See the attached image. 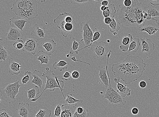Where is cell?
<instances>
[{"instance_id":"6da1fadb","label":"cell","mask_w":159,"mask_h":117,"mask_svg":"<svg viewBox=\"0 0 159 117\" xmlns=\"http://www.w3.org/2000/svg\"><path fill=\"white\" fill-rule=\"evenodd\" d=\"M146 67V64L142 58L129 54L124 60L114 64L111 70L115 78L122 80L126 85L141 77Z\"/></svg>"},{"instance_id":"7a4b0ae2","label":"cell","mask_w":159,"mask_h":117,"mask_svg":"<svg viewBox=\"0 0 159 117\" xmlns=\"http://www.w3.org/2000/svg\"><path fill=\"white\" fill-rule=\"evenodd\" d=\"M132 3L130 7L125 6L121 4L118 6V23L127 27H139L143 23L144 19L142 8V3L138 1L132 0Z\"/></svg>"},{"instance_id":"3957f363","label":"cell","mask_w":159,"mask_h":117,"mask_svg":"<svg viewBox=\"0 0 159 117\" xmlns=\"http://www.w3.org/2000/svg\"><path fill=\"white\" fill-rule=\"evenodd\" d=\"M20 17L32 20L38 16L36 0H16L11 9Z\"/></svg>"},{"instance_id":"277c9868","label":"cell","mask_w":159,"mask_h":117,"mask_svg":"<svg viewBox=\"0 0 159 117\" xmlns=\"http://www.w3.org/2000/svg\"><path fill=\"white\" fill-rule=\"evenodd\" d=\"M54 23L65 38L73 31L76 24L75 17L72 14L66 12L60 14L54 19Z\"/></svg>"},{"instance_id":"5b68a950","label":"cell","mask_w":159,"mask_h":117,"mask_svg":"<svg viewBox=\"0 0 159 117\" xmlns=\"http://www.w3.org/2000/svg\"><path fill=\"white\" fill-rule=\"evenodd\" d=\"M46 72L43 73V77L46 78V85L45 89L43 90L41 94L39 97L34 99L31 100L30 101L34 102L38 100L39 98L41 97L46 90L49 89L50 91H53L57 88H60L61 91H64V82L63 80H59L58 77L55 76L53 71L50 69L49 68H46Z\"/></svg>"},{"instance_id":"8992f818","label":"cell","mask_w":159,"mask_h":117,"mask_svg":"<svg viewBox=\"0 0 159 117\" xmlns=\"http://www.w3.org/2000/svg\"><path fill=\"white\" fill-rule=\"evenodd\" d=\"M21 86L19 80H16L12 84L7 83L4 87L0 88L1 99L9 104L15 103L16 98L19 95V89Z\"/></svg>"},{"instance_id":"52a82bcc","label":"cell","mask_w":159,"mask_h":117,"mask_svg":"<svg viewBox=\"0 0 159 117\" xmlns=\"http://www.w3.org/2000/svg\"><path fill=\"white\" fill-rule=\"evenodd\" d=\"M103 98L108 100L109 104L116 106L122 105H125L126 101L124 98L122 97L116 90L111 85L110 82V86L107 87Z\"/></svg>"},{"instance_id":"ba28073f","label":"cell","mask_w":159,"mask_h":117,"mask_svg":"<svg viewBox=\"0 0 159 117\" xmlns=\"http://www.w3.org/2000/svg\"><path fill=\"white\" fill-rule=\"evenodd\" d=\"M90 20L88 22H82L80 24V28L82 30V35L84 42V48L77 50L76 53L77 54L79 51L86 49L89 48L93 44L92 40H93V30L90 26Z\"/></svg>"},{"instance_id":"9c48e42d","label":"cell","mask_w":159,"mask_h":117,"mask_svg":"<svg viewBox=\"0 0 159 117\" xmlns=\"http://www.w3.org/2000/svg\"><path fill=\"white\" fill-rule=\"evenodd\" d=\"M139 30L141 32L145 31L150 36H155L159 31V23L157 20L152 18L150 20H145L142 27H139Z\"/></svg>"},{"instance_id":"30bf717a","label":"cell","mask_w":159,"mask_h":117,"mask_svg":"<svg viewBox=\"0 0 159 117\" xmlns=\"http://www.w3.org/2000/svg\"><path fill=\"white\" fill-rule=\"evenodd\" d=\"M109 43L103 41L95 42L91 47L92 52L98 58H102L106 56Z\"/></svg>"},{"instance_id":"8fae6325","label":"cell","mask_w":159,"mask_h":117,"mask_svg":"<svg viewBox=\"0 0 159 117\" xmlns=\"http://www.w3.org/2000/svg\"><path fill=\"white\" fill-rule=\"evenodd\" d=\"M112 51H110L107 56V63L106 68L100 66H98L99 70V76L100 78L101 82L102 85L106 88L110 86V79L108 69V61L109 57Z\"/></svg>"},{"instance_id":"7c38bea8","label":"cell","mask_w":159,"mask_h":117,"mask_svg":"<svg viewBox=\"0 0 159 117\" xmlns=\"http://www.w3.org/2000/svg\"><path fill=\"white\" fill-rule=\"evenodd\" d=\"M38 41L34 37L30 36L26 40L22 50L23 52L31 53L33 55L36 54L39 46Z\"/></svg>"},{"instance_id":"4fadbf2b","label":"cell","mask_w":159,"mask_h":117,"mask_svg":"<svg viewBox=\"0 0 159 117\" xmlns=\"http://www.w3.org/2000/svg\"><path fill=\"white\" fill-rule=\"evenodd\" d=\"M24 35L21 31L18 29L11 27L9 31L6 34L5 39L10 41H16L22 40Z\"/></svg>"},{"instance_id":"5bb4252c","label":"cell","mask_w":159,"mask_h":117,"mask_svg":"<svg viewBox=\"0 0 159 117\" xmlns=\"http://www.w3.org/2000/svg\"><path fill=\"white\" fill-rule=\"evenodd\" d=\"M142 43V52L147 55H150L155 50V44L150 39H146L144 38H140Z\"/></svg>"},{"instance_id":"9a60e30c","label":"cell","mask_w":159,"mask_h":117,"mask_svg":"<svg viewBox=\"0 0 159 117\" xmlns=\"http://www.w3.org/2000/svg\"><path fill=\"white\" fill-rule=\"evenodd\" d=\"M27 21L20 17H14L11 18L10 19L9 23L12 27L16 28L20 30L23 31V29Z\"/></svg>"},{"instance_id":"2e32d148","label":"cell","mask_w":159,"mask_h":117,"mask_svg":"<svg viewBox=\"0 0 159 117\" xmlns=\"http://www.w3.org/2000/svg\"><path fill=\"white\" fill-rule=\"evenodd\" d=\"M16 110L19 116L22 117H28L30 114L32 112L29 104L27 102L25 103H19Z\"/></svg>"},{"instance_id":"e0dca14e","label":"cell","mask_w":159,"mask_h":117,"mask_svg":"<svg viewBox=\"0 0 159 117\" xmlns=\"http://www.w3.org/2000/svg\"><path fill=\"white\" fill-rule=\"evenodd\" d=\"M45 28H40L39 24H36L34 27V29L31 32V35L32 37L35 38L37 41H39L45 38Z\"/></svg>"},{"instance_id":"ac0fdd59","label":"cell","mask_w":159,"mask_h":117,"mask_svg":"<svg viewBox=\"0 0 159 117\" xmlns=\"http://www.w3.org/2000/svg\"><path fill=\"white\" fill-rule=\"evenodd\" d=\"M77 105L62 104L61 117H73Z\"/></svg>"},{"instance_id":"d6986e66","label":"cell","mask_w":159,"mask_h":117,"mask_svg":"<svg viewBox=\"0 0 159 117\" xmlns=\"http://www.w3.org/2000/svg\"><path fill=\"white\" fill-rule=\"evenodd\" d=\"M9 72L11 74L17 75L20 73V69L22 67L21 64L16 63L13 58H10L9 60Z\"/></svg>"},{"instance_id":"ffe728a7","label":"cell","mask_w":159,"mask_h":117,"mask_svg":"<svg viewBox=\"0 0 159 117\" xmlns=\"http://www.w3.org/2000/svg\"><path fill=\"white\" fill-rule=\"evenodd\" d=\"M32 76L33 79L31 83L34 84L36 86L39 87L40 89H41L44 83L43 79L42 73L39 71L35 70L32 73Z\"/></svg>"},{"instance_id":"44dd1931","label":"cell","mask_w":159,"mask_h":117,"mask_svg":"<svg viewBox=\"0 0 159 117\" xmlns=\"http://www.w3.org/2000/svg\"><path fill=\"white\" fill-rule=\"evenodd\" d=\"M117 92L123 98L126 96H130L131 94V90L126 85H124L120 82L116 83Z\"/></svg>"},{"instance_id":"7402d4cb","label":"cell","mask_w":159,"mask_h":117,"mask_svg":"<svg viewBox=\"0 0 159 117\" xmlns=\"http://www.w3.org/2000/svg\"><path fill=\"white\" fill-rule=\"evenodd\" d=\"M143 10L148 15L147 20H149L154 17H159V12L157 7L152 5L144 7Z\"/></svg>"},{"instance_id":"603a6c76","label":"cell","mask_w":159,"mask_h":117,"mask_svg":"<svg viewBox=\"0 0 159 117\" xmlns=\"http://www.w3.org/2000/svg\"><path fill=\"white\" fill-rule=\"evenodd\" d=\"M36 59L41 62V65L49 63L52 57L50 54L43 51H39L35 56Z\"/></svg>"},{"instance_id":"cb8c5ba5","label":"cell","mask_w":159,"mask_h":117,"mask_svg":"<svg viewBox=\"0 0 159 117\" xmlns=\"http://www.w3.org/2000/svg\"><path fill=\"white\" fill-rule=\"evenodd\" d=\"M116 12L117 10L113 3H111L108 6H106L104 10L102 12L103 17L111 18L115 17Z\"/></svg>"},{"instance_id":"d4e9b609","label":"cell","mask_w":159,"mask_h":117,"mask_svg":"<svg viewBox=\"0 0 159 117\" xmlns=\"http://www.w3.org/2000/svg\"><path fill=\"white\" fill-rule=\"evenodd\" d=\"M133 41V37L131 34H129L127 36H125L123 38L122 44L120 46V49L124 52H127Z\"/></svg>"},{"instance_id":"484cf974","label":"cell","mask_w":159,"mask_h":117,"mask_svg":"<svg viewBox=\"0 0 159 117\" xmlns=\"http://www.w3.org/2000/svg\"><path fill=\"white\" fill-rule=\"evenodd\" d=\"M57 44L54 40L52 39L50 41L43 43L42 45L43 48L46 49V52L51 55L56 50Z\"/></svg>"},{"instance_id":"4316f807","label":"cell","mask_w":159,"mask_h":117,"mask_svg":"<svg viewBox=\"0 0 159 117\" xmlns=\"http://www.w3.org/2000/svg\"><path fill=\"white\" fill-rule=\"evenodd\" d=\"M83 101L82 100H77L72 97V94H68L67 97L65 98L63 104L70 105H77L79 103H82Z\"/></svg>"},{"instance_id":"83f0119b","label":"cell","mask_w":159,"mask_h":117,"mask_svg":"<svg viewBox=\"0 0 159 117\" xmlns=\"http://www.w3.org/2000/svg\"><path fill=\"white\" fill-rule=\"evenodd\" d=\"M69 66V63L64 61L61 60L58 62H55L52 67L55 69H58L60 71L65 70Z\"/></svg>"},{"instance_id":"f1b7e54d","label":"cell","mask_w":159,"mask_h":117,"mask_svg":"<svg viewBox=\"0 0 159 117\" xmlns=\"http://www.w3.org/2000/svg\"><path fill=\"white\" fill-rule=\"evenodd\" d=\"M140 46V43L139 39V38H136L134 40H133L129 46L128 52H133L136 53L138 52Z\"/></svg>"},{"instance_id":"f546056e","label":"cell","mask_w":159,"mask_h":117,"mask_svg":"<svg viewBox=\"0 0 159 117\" xmlns=\"http://www.w3.org/2000/svg\"><path fill=\"white\" fill-rule=\"evenodd\" d=\"M27 92L28 95V100L31 101L36 98V96L38 95L40 93L39 87L36 86L33 88L28 89Z\"/></svg>"},{"instance_id":"4dcf8cb0","label":"cell","mask_w":159,"mask_h":117,"mask_svg":"<svg viewBox=\"0 0 159 117\" xmlns=\"http://www.w3.org/2000/svg\"><path fill=\"white\" fill-rule=\"evenodd\" d=\"M40 108L39 112L35 115V117H50L51 111L45 107Z\"/></svg>"},{"instance_id":"1f68e13d","label":"cell","mask_w":159,"mask_h":117,"mask_svg":"<svg viewBox=\"0 0 159 117\" xmlns=\"http://www.w3.org/2000/svg\"><path fill=\"white\" fill-rule=\"evenodd\" d=\"M111 18V23L108 25V28L110 32L113 33L115 32H117L120 30V27L118 25L116 20L115 18L114 17Z\"/></svg>"},{"instance_id":"d6a6232c","label":"cell","mask_w":159,"mask_h":117,"mask_svg":"<svg viewBox=\"0 0 159 117\" xmlns=\"http://www.w3.org/2000/svg\"><path fill=\"white\" fill-rule=\"evenodd\" d=\"M83 41H84V40L83 39L81 40L80 42H78L76 41L75 39L73 38V43L71 48V50H70L69 53L66 55V57H69L70 55H73L76 53L78 49H79L80 43Z\"/></svg>"},{"instance_id":"836d02e7","label":"cell","mask_w":159,"mask_h":117,"mask_svg":"<svg viewBox=\"0 0 159 117\" xmlns=\"http://www.w3.org/2000/svg\"><path fill=\"white\" fill-rule=\"evenodd\" d=\"M33 79L32 73L29 71H26L25 73L24 76L21 80L22 85H25L31 82Z\"/></svg>"},{"instance_id":"e575fe53","label":"cell","mask_w":159,"mask_h":117,"mask_svg":"<svg viewBox=\"0 0 159 117\" xmlns=\"http://www.w3.org/2000/svg\"><path fill=\"white\" fill-rule=\"evenodd\" d=\"M8 56V53L6 47L3 46V44L1 42L0 45V61L1 63L2 61L6 62Z\"/></svg>"},{"instance_id":"d590c367","label":"cell","mask_w":159,"mask_h":117,"mask_svg":"<svg viewBox=\"0 0 159 117\" xmlns=\"http://www.w3.org/2000/svg\"><path fill=\"white\" fill-rule=\"evenodd\" d=\"M24 42L22 40L15 42L13 44L14 48L17 50L23 49L24 45Z\"/></svg>"},{"instance_id":"8d00e7d4","label":"cell","mask_w":159,"mask_h":117,"mask_svg":"<svg viewBox=\"0 0 159 117\" xmlns=\"http://www.w3.org/2000/svg\"><path fill=\"white\" fill-rule=\"evenodd\" d=\"M62 104H60L57 106L54 111V114L53 117H61L62 112Z\"/></svg>"},{"instance_id":"74e56055","label":"cell","mask_w":159,"mask_h":117,"mask_svg":"<svg viewBox=\"0 0 159 117\" xmlns=\"http://www.w3.org/2000/svg\"><path fill=\"white\" fill-rule=\"evenodd\" d=\"M90 114L89 112L88 109L86 108H84V112L82 114H79L75 111L73 117H89Z\"/></svg>"},{"instance_id":"f35d334b","label":"cell","mask_w":159,"mask_h":117,"mask_svg":"<svg viewBox=\"0 0 159 117\" xmlns=\"http://www.w3.org/2000/svg\"><path fill=\"white\" fill-rule=\"evenodd\" d=\"M93 31V36L92 42L93 43L94 42L97 41L100 37L101 32L97 28L94 29Z\"/></svg>"},{"instance_id":"ab89813d","label":"cell","mask_w":159,"mask_h":117,"mask_svg":"<svg viewBox=\"0 0 159 117\" xmlns=\"http://www.w3.org/2000/svg\"><path fill=\"white\" fill-rule=\"evenodd\" d=\"M70 2L74 5H77L80 6L82 3L88 2H95V1L92 0H75V1H70Z\"/></svg>"},{"instance_id":"60d3db41","label":"cell","mask_w":159,"mask_h":117,"mask_svg":"<svg viewBox=\"0 0 159 117\" xmlns=\"http://www.w3.org/2000/svg\"><path fill=\"white\" fill-rule=\"evenodd\" d=\"M72 73L70 71H67L65 72L63 75L62 76V79L65 80L66 81H69L71 80L72 77Z\"/></svg>"},{"instance_id":"b9f144b4","label":"cell","mask_w":159,"mask_h":117,"mask_svg":"<svg viewBox=\"0 0 159 117\" xmlns=\"http://www.w3.org/2000/svg\"><path fill=\"white\" fill-rule=\"evenodd\" d=\"M14 115L11 116L8 114V112L5 109H2L0 111V117H13Z\"/></svg>"},{"instance_id":"7bdbcfd3","label":"cell","mask_w":159,"mask_h":117,"mask_svg":"<svg viewBox=\"0 0 159 117\" xmlns=\"http://www.w3.org/2000/svg\"><path fill=\"white\" fill-rule=\"evenodd\" d=\"M80 77V74L78 71H74L72 73V77L74 79L79 78Z\"/></svg>"},{"instance_id":"ee69618b","label":"cell","mask_w":159,"mask_h":117,"mask_svg":"<svg viewBox=\"0 0 159 117\" xmlns=\"http://www.w3.org/2000/svg\"><path fill=\"white\" fill-rule=\"evenodd\" d=\"M132 3V0H125L123 2L124 5L127 7L130 6Z\"/></svg>"},{"instance_id":"f6af8a7d","label":"cell","mask_w":159,"mask_h":117,"mask_svg":"<svg viewBox=\"0 0 159 117\" xmlns=\"http://www.w3.org/2000/svg\"><path fill=\"white\" fill-rule=\"evenodd\" d=\"M111 0H109V1H107V0H104V1H102L100 3V4L102 5V6H107L111 4Z\"/></svg>"},{"instance_id":"bcb514c9","label":"cell","mask_w":159,"mask_h":117,"mask_svg":"<svg viewBox=\"0 0 159 117\" xmlns=\"http://www.w3.org/2000/svg\"><path fill=\"white\" fill-rule=\"evenodd\" d=\"M147 83L145 81H140L139 83V86L142 89L145 88L147 86Z\"/></svg>"},{"instance_id":"7dc6e473","label":"cell","mask_w":159,"mask_h":117,"mask_svg":"<svg viewBox=\"0 0 159 117\" xmlns=\"http://www.w3.org/2000/svg\"><path fill=\"white\" fill-rule=\"evenodd\" d=\"M139 111V109L136 107H134L131 110V112L133 115H136L138 114Z\"/></svg>"},{"instance_id":"c3c4849f","label":"cell","mask_w":159,"mask_h":117,"mask_svg":"<svg viewBox=\"0 0 159 117\" xmlns=\"http://www.w3.org/2000/svg\"><path fill=\"white\" fill-rule=\"evenodd\" d=\"M84 110V108L83 107H80L77 108L76 109V112L79 114H82Z\"/></svg>"},{"instance_id":"681fc988","label":"cell","mask_w":159,"mask_h":117,"mask_svg":"<svg viewBox=\"0 0 159 117\" xmlns=\"http://www.w3.org/2000/svg\"><path fill=\"white\" fill-rule=\"evenodd\" d=\"M103 21L106 24L109 25L111 22V18L110 17L105 18Z\"/></svg>"},{"instance_id":"f907efd6","label":"cell","mask_w":159,"mask_h":117,"mask_svg":"<svg viewBox=\"0 0 159 117\" xmlns=\"http://www.w3.org/2000/svg\"><path fill=\"white\" fill-rule=\"evenodd\" d=\"M150 2L151 5L154 6L159 5V1H158V0H156V1H154V0H153V1H150Z\"/></svg>"},{"instance_id":"816d5d0a","label":"cell","mask_w":159,"mask_h":117,"mask_svg":"<svg viewBox=\"0 0 159 117\" xmlns=\"http://www.w3.org/2000/svg\"><path fill=\"white\" fill-rule=\"evenodd\" d=\"M105 6H101V8H100V9H101V10L102 11H103V10H104L105 8Z\"/></svg>"},{"instance_id":"f5cc1de1","label":"cell","mask_w":159,"mask_h":117,"mask_svg":"<svg viewBox=\"0 0 159 117\" xmlns=\"http://www.w3.org/2000/svg\"><path fill=\"white\" fill-rule=\"evenodd\" d=\"M113 34L114 36H116L117 34V33L116 32H115L113 33Z\"/></svg>"},{"instance_id":"db71d44e","label":"cell","mask_w":159,"mask_h":117,"mask_svg":"<svg viewBox=\"0 0 159 117\" xmlns=\"http://www.w3.org/2000/svg\"><path fill=\"white\" fill-rule=\"evenodd\" d=\"M110 42V40H107V43H109Z\"/></svg>"}]
</instances>
